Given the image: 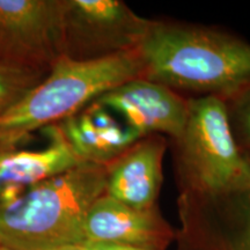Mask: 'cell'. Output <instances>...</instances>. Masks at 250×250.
Instances as JSON below:
<instances>
[{"label":"cell","mask_w":250,"mask_h":250,"mask_svg":"<svg viewBox=\"0 0 250 250\" xmlns=\"http://www.w3.org/2000/svg\"><path fill=\"white\" fill-rule=\"evenodd\" d=\"M107 167L81 162L28 187L0 205V246L9 250H55L86 242L85 221L105 193Z\"/></svg>","instance_id":"2"},{"label":"cell","mask_w":250,"mask_h":250,"mask_svg":"<svg viewBox=\"0 0 250 250\" xmlns=\"http://www.w3.org/2000/svg\"><path fill=\"white\" fill-rule=\"evenodd\" d=\"M41 131L48 138L45 147L0 152V187L14 186L27 189L81 164L58 124Z\"/></svg>","instance_id":"12"},{"label":"cell","mask_w":250,"mask_h":250,"mask_svg":"<svg viewBox=\"0 0 250 250\" xmlns=\"http://www.w3.org/2000/svg\"><path fill=\"white\" fill-rule=\"evenodd\" d=\"M224 102L234 143L250 166V85Z\"/></svg>","instance_id":"13"},{"label":"cell","mask_w":250,"mask_h":250,"mask_svg":"<svg viewBox=\"0 0 250 250\" xmlns=\"http://www.w3.org/2000/svg\"><path fill=\"white\" fill-rule=\"evenodd\" d=\"M176 250H250V184L179 193Z\"/></svg>","instance_id":"6"},{"label":"cell","mask_w":250,"mask_h":250,"mask_svg":"<svg viewBox=\"0 0 250 250\" xmlns=\"http://www.w3.org/2000/svg\"><path fill=\"white\" fill-rule=\"evenodd\" d=\"M55 250H88V249H87V247L83 245V243H81V245L65 246V247H62V248H58Z\"/></svg>","instance_id":"16"},{"label":"cell","mask_w":250,"mask_h":250,"mask_svg":"<svg viewBox=\"0 0 250 250\" xmlns=\"http://www.w3.org/2000/svg\"><path fill=\"white\" fill-rule=\"evenodd\" d=\"M167 147V138L158 134L142 137L134 142L121 155L105 165V193L133 208L158 206Z\"/></svg>","instance_id":"10"},{"label":"cell","mask_w":250,"mask_h":250,"mask_svg":"<svg viewBox=\"0 0 250 250\" xmlns=\"http://www.w3.org/2000/svg\"><path fill=\"white\" fill-rule=\"evenodd\" d=\"M48 73L0 65V115L20 101Z\"/></svg>","instance_id":"14"},{"label":"cell","mask_w":250,"mask_h":250,"mask_svg":"<svg viewBox=\"0 0 250 250\" xmlns=\"http://www.w3.org/2000/svg\"><path fill=\"white\" fill-rule=\"evenodd\" d=\"M95 101L121 116L140 137L158 134L170 140L182 133L189 105V98L142 77L115 87Z\"/></svg>","instance_id":"8"},{"label":"cell","mask_w":250,"mask_h":250,"mask_svg":"<svg viewBox=\"0 0 250 250\" xmlns=\"http://www.w3.org/2000/svg\"><path fill=\"white\" fill-rule=\"evenodd\" d=\"M0 250H9V249L5 248V247H2V246H0Z\"/></svg>","instance_id":"17"},{"label":"cell","mask_w":250,"mask_h":250,"mask_svg":"<svg viewBox=\"0 0 250 250\" xmlns=\"http://www.w3.org/2000/svg\"><path fill=\"white\" fill-rule=\"evenodd\" d=\"M142 78L186 98L226 100L250 85V43L214 27L153 20Z\"/></svg>","instance_id":"1"},{"label":"cell","mask_w":250,"mask_h":250,"mask_svg":"<svg viewBox=\"0 0 250 250\" xmlns=\"http://www.w3.org/2000/svg\"><path fill=\"white\" fill-rule=\"evenodd\" d=\"M152 22L120 0H65L62 57L86 62L133 51Z\"/></svg>","instance_id":"5"},{"label":"cell","mask_w":250,"mask_h":250,"mask_svg":"<svg viewBox=\"0 0 250 250\" xmlns=\"http://www.w3.org/2000/svg\"><path fill=\"white\" fill-rule=\"evenodd\" d=\"M86 242H111L154 250H166L175 230L162 217L159 206L138 208L107 193L90 206L85 221Z\"/></svg>","instance_id":"9"},{"label":"cell","mask_w":250,"mask_h":250,"mask_svg":"<svg viewBox=\"0 0 250 250\" xmlns=\"http://www.w3.org/2000/svg\"><path fill=\"white\" fill-rule=\"evenodd\" d=\"M170 147L179 193L250 184V166L234 143L221 99L189 98L186 125Z\"/></svg>","instance_id":"4"},{"label":"cell","mask_w":250,"mask_h":250,"mask_svg":"<svg viewBox=\"0 0 250 250\" xmlns=\"http://www.w3.org/2000/svg\"><path fill=\"white\" fill-rule=\"evenodd\" d=\"M80 162L108 165L142 137L96 101L58 123Z\"/></svg>","instance_id":"11"},{"label":"cell","mask_w":250,"mask_h":250,"mask_svg":"<svg viewBox=\"0 0 250 250\" xmlns=\"http://www.w3.org/2000/svg\"><path fill=\"white\" fill-rule=\"evenodd\" d=\"M88 250H154L111 242H83Z\"/></svg>","instance_id":"15"},{"label":"cell","mask_w":250,"mask_h":250,"mask_svg":"<svg viewBox=\"0 0 250 250\" xmlns=\"http://www.w3.org/2000/svg\"><path fill=\"white\" fill-rule=\"evenodd\" d=\"M139 50L95 61L61 57L39 85L0 115V152L73 116L115 87L142 77Z\"/></svg>","instance_id":"3"},{"label":"cell","mask_w":250,"mask_h":250,"mask_svg":"<svg viewBox=\"0 0 250 250\" xmlns=\"http://www.w3.org/2000/svg\"><path fill=\"white\" fill-rule=\"evenodd\" d=\"M65 0H0V65L49 72L62 57Z\"/></svg>","instance_id":"7"}]
</instances>
